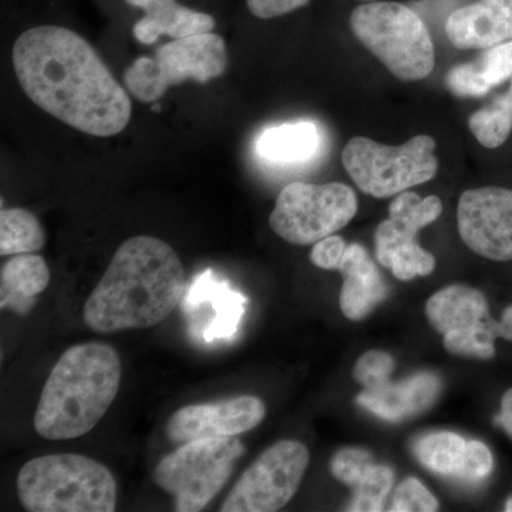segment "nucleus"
<instances>
[{
	"mask_svg": "<svg viewBox=\"0 0 512 512\" xmlns=\"http://www.w3.org/2000/svg\"><path fill=\"white\" fill-rule=\"evenodd\" d=\"M12 57L23 92L50 116L96 137L116 136L127 127L130 99L93 47L73 30H26Z\"/></svg>",
	"mask_w": 512,
	"mask_h": 512,
	"instance_id": "f257e3e1",
	"label": "nucleus"
},
{
	"mask_svg": "<svg viewBox=\"0 0 512 512\" xmlns=\"http://www.w3.org/2000/svg\"><path fill=\"white\" fill-rule=\"evenodd\" d=\"M185 281L183 262L167 242L127 239L87 299L84 322L97 333L153 328L183 301Z\"/></svg>",
	"mask_w": 512,
	"mask_h": 512,
	"instance_id": "f03ea898",
	"label": "nucleus"
},
{
	"mask_svg": "<svg viewBox=\"0 0 512 512\" xmlns=\"http://www.w3.org/2000/svg\"><path fill=\"white\" fill-rule=\"evenodd\" d=\"M120 383V356L110 345L87 342L67 349L40 394L37 434L47 440L86 436L109 412Z\"/></svg>",
	"mask_w": 512,
	"mask_h": 512,
	"instance_id": "7ed1b4c3",
	"label": "nucleus"
},
{
	"mask_svg": "<svg viewBox=\"0 0 512 512\" xmlns=\"http://www.w3.org/2000/svg\"><path fill=\"white\" fill-rule=\"evenodd\" d=\"M20 503L30 512H113L117 483L109 468L80 454L33 458L16 478Z\"/></svg>",
	"mask_w": 512,
	"mask_h": 512,
	"instance_id": "20e7f679",
	"label": "nucleus"
},
{
	"mask_svg": "<svg viewBox=\"0 0 512 512\" xmlns=\"http://www.w3.org/2000/svg\"><path fill=\"white\" fill-rule=\"evenodd\" d=\"M350 28L360 43L404 82L426 79L436 53L429 29L414 10L402 3L372 2L350 16Z\"/></svg>",
	"mask_w": 512,
	"mask_h": 512,
	"instance_id": "39448f33",
	"label": "nucleus"
},
{
	"mask_svg": "<svg viewBox=\"0 0 512 512\" xmlns=\"http://www.w3.org/2000/svg\"><path fill=\"white\" fill-rule=\"evenodd\" d=\"M244 453L237 436L188 441L157 464L154 481L173 495L175 511H202L228 483Z\"/></svg>",
	"mask_w": 512,
	"mask_h": 512,
	"instance_id": "423d86ee",
	"label": "nucleus"
},
{
	"mask_svg": "<svg viewBox=\"0 0 512 512\" xmlns=\"http://www.w3.org/2000/svg\"><path fill=\"white\" fill-rule=\"evenodd\" d=\"M436 141L417 136L402 146H383L366 137H353L343 148L342 161L357 187L375 198H389L427 183L439 170Z\"/></svg>",
	"mask_w": 512,
	"mask_h": 512,
	"instance_id": "0eeeda50",
	"label": "nucleus"
},
{
	"mask_svg": "<svg viewBox=\"0 0 512 512\" xmlns=\"http://www.w3.org/2000/svg\"><path fill=\"white\" fill-rule=\"evenodd\" d=\"M227 63L224 39L212 32L201 33L165 43L153 59L138 57L124 73V82L137 100L154 103L185 80L207 83L222 76Z\"/></svg>",
	"mask_w": 512,
	"mask_h": 512,
	"instance_id": "6e6552de",
	"label": "nucleus"
},
{
	"mask_svg": "<svg viewBox=\"0 0 512 512\" xmlns=\"http://www.w3.org/2000/svg\"><path fill=\"white\" fill-rule=\"evenodd\" d=\"M357 212L355 191L342 183L286 185L269 225L286 242L315 245L345 228Z\"/></svg>",
	"mask_w": 512,
	"mask_h": 512,
	"instance_id": "1a4fd4ad",
	"label": "nucleus"
},
{
	"mask_svg": "<svg viewBox=\"0 0 512 512\" xmlns=\"http://www.w3.org/2000/svg\"><path fill=\"white\" fill-rule=\"evenodd\" d=\"M309 450L295 440H282L265 450L239 477L222 504V512H275L298 491L309 466Z\"/></svg>",
	"mask_w": 512,
	"mask_h": 512,
	"instance_id": "9d476101",
	"label": "nucleus"
},
{
	"mask_svg": "<svg viewBox=\"0 0 512 512\" xmlns=\"http://www.w3.org/2000/svg\"><path fill=\"white\" fill-rule=\"evenodd\" d=\"M458 231L464 244L493 261H512V190H468L458 202Z\"/></svg>",
	"mask_w": 512,
	"mask_h": 512,
	"instance_id": "9b49d317",
	"label": "nucleus"
},
{
	"mask_svg": "<svg viewBox=\"0 0 512 512\" xmlns=\"http://www.w3.org/2000/svg\"><path fill=\"white\" fill-rule=\"evenodd\" d=\"M266 414L264 402L254 396H238L222 402L181 407L168 420L165 433L177 444L229 437L255 429Z\"/></svg>",
	"mask_w": 512,
	"mask_h": 512,
	"instance_id": "f8f14e48",
	"label": "nucleus"
},
{
	"mask_svg": "<svg viewBox=\"0 0 512 512\" xmlns=\"http://www.w3.org/2000/svg\"><path fill=\"white\" fill-rule=\"evenodd\" d=\"M426 315L441 335L487 346H495V339L501 338L500 322L491 318L487 299L468 286L451 285L434 293L427 301Z\"/></svg>",
	"mask_w": 512,
	"mask_h": 512,
	"instance_id": "ddd939ff",
	"label": "nucleus"
},
{
	"mask_svg": "<svg viewBox=\"0 0 512 512\" xmlns=\"http://www.w3.org/2000/svg\"><path fill=\"white\" fill-rule=\"evenodd\" d=\"M446 35L457 49H490L512 40V0H478L448 16Z\"/></svg>",
	"mask_w": 512,
	"mask_h": 512,
	"instance_id": "4468645a",
	"label": "nucleus"
},
{
	"mask_svg": "<svg viewBox=\"0 0 512 512\" xmlns=\"http://www.w3.org/2000/svg\"><path fill=\"white\" fill-rule=\"evenodd\" d=\"M443 212V204L436 195L420 198L414 192H400L389 208V220L376 229V256L380 264L389 268L399 249L416 244L421 228L437 220Z\"/></svg>",
	"mask_w": 512,
	"mask_h": 512,
	"instance_id": "2eb2a0df",
	"label": "nucleus"
},
{
	"mask_svg": "<svg viewBox=\"0 0 512 512\" xmlns=\"http://www.w3.org/2000/svg\"><path fill=\"white\" fill-rule=\"evenodd\" d=\"M247 302L244 295L232 291L227 282L220 281L212 269L198 275L184 295V309L187 315H194L205 303H210L215 311L214 318L202 332L205 342L231 339L237 333Z\"/></svg>",
	"mask_w": 512,
	"mask_h": 512,
	"instance_id": "dca6fc26",
	"label": "nucleus"
},
{
	"mask_svg": "<svg viewBox=\"0 0 512 512\" xmlns=\"http://www.w3.org/2000/svg\"><path fill=\"white\" fill-rule=\"evenodd\" d=\"M441 382L433 373H419L402 383L363 390L357 403L380 419L402 421L429 409L439 396Z\"/></svg>",
	"mask_w": 512,
	"mask_h": 512,
	"instance_id": "f3484780",
	"label": "nucleus"
},
{
	"mask_svg": "<svg viewBox=\"0 0 512 512\" xmlns=\"http://www.w3.org/2000/svg\"><path fill=\"white\" fill-rule=\"evenodd\" d=\"M127 3L144 12V18L133 28L134 37L143 45H153L163 35L183 39L215 28L211 15L180 5L177 0H127Z\"/></svg>",
	"mask_w": 512,
	"mask_h": 512,
	"instance_id": "a211bd4d",
	"label": "nucleus"
},
{
	"mask_svg": "<svg viewBox=\"0 0 512 512\" xmlns=\"http://www.w3.org/2000/svg\"><path fill=\"white\" fill-rule=\"evenodd\" d=\"M338 271L343 276L339 303L343 315L350 320H362L386 299L387 286L379 269L359 244L346 248Z\"/></svg>",
	"mask_w": 512,
	"mask_h": 512,
	"instance_id": "6ab92c4d",
	"label": "nucleus"
},
{
	"mask_svg": "<svg viewBox=\"0 0 512 512\" xmlns=\"http://www.w3.org/2000/svg\"><path fill=\"white\" fill-rule=\"evenodd\" d=\"M2 309L28 312L33 298L50 284V271L39 255L20 254L10 258L0 271Z\"/></svg>",
	"mask_w": 512,
	"mask_h": 512,
	"instance_id": "aec40b11",
	"label": "nucleus"
},
{
	"mask_svg": "<svg viewBox=\"0 0 512 512\" xmlns=\"http://www.w3.org/2000/svg\"><path fill=\"white\" fill-rule=\"evenodd\" d=\"M320 144L318 127L309 121L266 128L256 141V151L275 164H295L315 156Z\"/></svg>",
	"mask_w": 512,
	"mask_h": 512,
	"instance_id": "412c9836",
	"label": "nucleus"
},
{
	"mask_svg": "<svg viewBox=\"0 0 512 512\" xmlns=\"http://www.w3.org/2000/svg\"><path fill=\"white\" fill-rule=\"evenodd\" d=\"M467 443L450 431L429 434L416 444V457L427 470L444 477L460 478L466 461Z\"/></svg>",
	"mask_w": 512,
	"mask_h": 512,
	"instance_id": "4be33fe9",
	"label": "nucleus"
},
{
	"mask_svg": "<svg viewBox=\"0 0 512 512\" xmlns=\"http://www.w3.org/2000/svg\"><path fill=\"white\" fill-rule=\"evenodd\" d=\"M42 225L32 212L3 208L0 212V255L32 254L45 247Z\"/></svg>",
	"mask_w": 512,
	"mask_h": 512,
	"instance_id": "5701e85b",
	"label": "nucleus"
},
{
	"mask_svg": "<svg viewBox=\"0 0 512 512\" xmlns=\"http://www.w3.org/2000/svg\"><path fill=\"white\" fill-rule=\"evenodd\" d=\"M471 133L487 148L503 146L512 131V106L505 96L497 97L491 106L476 111L468 120Z\"/></svg>",
	"mask_w": 512,
	"mask_h": 512,
	"instance_id": "b1692460",
	"label": "nucleus"
},
{
	"mask_svg": "<svg viewBox=\"0 0 512 512\" xmlns=\"http://www.w3.org/2000/svg\"><path fill=\"white\" fill-rule=\"evenodd\" d=\"M393 483L392 468L375 464L365 478L353 488L355 497L349 504L348 510L352 512L382 511L384 500L392 491Z\"/></svg>",
	"mask_w": 512,
	"mask_h": 512,
	"instance_id": "393cba45",
	"label": "nucleus"
},
{
	"mask_svg": "<svg viewBox=\"0 0 512 512\" xmlns=\"http://www.w3.org/2000/svg\"><path fill=\"white\" fill-rule=\"evenodd\" d=\"M375 466L370 453L362 448H343L332 460V474L340 483L355 488Z\"/></svg>",
	"mask_w": 512,
	"mask_h": 512,
	"instance_id": "a878e982",
	"label": "nucleus"
},
{
	"mask_svg": "<svg viewBox=\"0 0 512 512\" xmlns=\"http://www.w3.org/2000/svg\"><path fill=\"white\" fill-rule=\"evenodd\" d=\"M389 268L400 281H412L416 276L430 275L436 268V259L416 242L399 249L394 254Z\"/></svg>",
	"mask_w": 512,
	"mask_h": 512,
	"instance_id": "bb28decb",
	"label": "nucleus"
},
{
	"mask_svg": "<svg viewBox=\"0 0 512 512\" xmlns=\"http://www.w3.org/2000/svg\"><path fill=\"white\" fill-rule=\"evenodd\" d=\"M394 369V359L382 350H370L357 360L353 376L366 390L377 389L389 383Z\"/></svg>",
	"mask_w": 512,
	"mask_h": 512,
	"instance_id": "cd10ccee",
	"label": "nucleus"
},
{
	"mask_svg": "<svg viewBox=\"0 0 512 512\" xmlns=\"http://www.w3.org/2000/svg\"><path fill=\"white\" fill-rule=\"evenodd\" d=\"M439 510V501L417 478H407L393 495L392 512H433Z\"/></svg>",
	"mask_w": 512,
	"mask_h": 512,
	"instance_id": "c85d7f7f",
	"label": "nucleus"
},
{
	"mask_svg": "<svg viewBox=\"0 0 512 512\" xmlns=\"http://www.w3.org/2000/svg\"><path fill=\"white\" fill-rule=\"evenodd\" d=\"M488 86H498L512 77V40L490 47L476 63Z\"/></svg>",
	"mask_w": 512,
	"mask_h": 512,
	"instance_id": "c756f323",
	"label": "nucleus"
},
{
	"mask_svg": "<svg viewBox=\"0 0 512 512\" xmlns=\"http://www.w3.org/2000/svg\"><path fill=\"white\" fill-rule=\"evenodd\" d=\"M447 86L460 97H483L491 90L476 63L461 64L450 70Z\"/></svg>",
	"mask_w": 512,
	"mask_h": 512,
	"instance_id": "7c9ffc66",
	"label": "nucleus"
},
{
	"mask_svg": "<svg viewBox=\"0 0 512 512\" xmlns=\"http://www.w3.org/2000/svg\"><path fill=\"white\" fill-rule=\"evenodd\" d=\"M494 467V458L490 448L478 440H471L467 443L466 461L460 480L481 481L490 476Z\"/></svg>",
	"mask_w": 512,
	"mask_h": 512,
	"instance_id": "2f4dec72",
	"label": "nucleus"
},
{
	"mask_svg": "<svg viewBox=\"0 0 512 512\" xmlns=\"http://www.w3.org/2000/svg\"><path fill=\"white\" fill-rule=\"evenodd\" d=\"M348 245L338 235H330L313 245L311 261L318 268L335 271L339 268Z\"/></svg>",
	"mask_w": 512,
	"mask_h": 512,
	"instance_id": "473e14b6",
	"label": "nucleus"
},
{
	"mask_svg": "<svg viewBox=\"0 0 512 512\" xmlns=\"http://www.w3.org/2000/svg\"><path fill=\"white\" fill-rule=\"evenodd\" d=\"M252 15L259 19H274L308 5L309 0H247Z\"/></svg>",
	"mask_w": 512,
	"mask_h": 512,
	"instance_id": "72a5a7b5",
	"label": "nucleus"
},
{
	"mask_svg": "<svg viewBox=\"0 0 512 512\" xmlns=\"http://www.w3.org/2000/svg\"><path fill=\"white\" fill-rule=\"evenodd\" d=\"M497 423L507 431L508 436L512 439V389L508 390L501 400V413L497 417Z\"/></svg>",
	"mask_w": 512,
	"mask_h": 512,
	"instance_id": "f704fd0d",
	"label": "nucleus"
},
{
	"mask_svg": "<svg viewBox=\"0 0 512 512\" xmlns=\"http://www.w3.org/2000/svg\"><path fill=\"white\" fill-rule=\"evenodd\" d=\"M501 338L512 340V306L505 309L500 320Z\"/></svg>",
	"mask_w": 512,
	"mask_h": 512,
	"instance_id": "c9c22d12",
	"label": "nucleus"
},
{
	"mask_svg": "<svg viewBox=\"0 0 512 512\" xmlns=\"http://www.w3.org/2000/svg\"><path fill=\"white\" fill-rule=\"evenodd\" d=\"M505 511L512 512V497L508 498L507 504H505Z\"/></svg>",
	"mask_w": 512,
	"mask_h": 512,
	"instance_id": "e433bc0d",
	"label": "nucleus"
},
{
	"mask_svg": "<svg viewBox=\"0 0 512 512\" xmlns=\"http://www.w3.org/2000/svg\"><path fill=\"white\" fill-rule=\"evenodd\" d=\"M504 96H505V99L510 101V104L512 106V84H511V87H510V92H508L507 94H504Z\"/></svg>",
	"mask_w": 512,
	"mask_h": 512,
	"instance_id": "4c0bfd02",
	"label": "nucleus"
}]
</instances>
